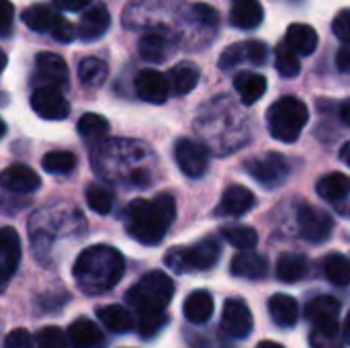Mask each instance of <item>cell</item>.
<instances>
[{
	"label": "cell",
	"instance_id": "42",
	"mask_svg": "<svg viewBox=\"0 0 350 348\" xmlns=\"http://www.w3.org/2000/svg\"><path fill=\"white\" fill-rule=\"evenodd\" d=\"M332 31L342 43L350 45V8H345L336 14V18L332 21Z\"/></svg>",
	"mask_w": 350,
	"mask_h": 348
},
{
	"label": "cell",
	"instance_id": "45",
	"mask_svg": "<svg viewBox=\"0 0 350 348\" xmlns=\"http://www.w3.org/2000/svg\"><path fill=\"white\" fill-rule=\"evenodd\" d=\"M51 37L62 41V43H70L76 37V27L66 16H59L55 27H53V31H51Z\"/></svg>",
	"mask_w": 350,
	"mask_h": 348
},
{
	"label": "cell",
	"instance_id": "15",
	"mask_svg": "<svg viewBox=\"0 0 350 348\" xmlns=\"http://www.w3.org/2000/svg\"><path fill=\"white\" fill-rule=\"evenodd\" d=\"M39 185H41V178L37 176V172L25 164H12L0 172V187L8 193L27 195V193L37 191Z\"/></svg>",
	"mask_w": 350,
	"mask_h": 348
},
{
	"label": "cell",
	"instance_id": "4",
	"mask_svg": "<svg viewBox=\"0 0 350 348\" xmlns=\"http://www.w3.org/2000/svg\"><path fill=\"white\" fill-rule=\"evenodd\" d=\"M174 295V283L162 271L148 273L142 277L125 295V302L137 312H164Z\"/></svg>",
	"mask_w": 350,
	"mask_h": 348
},
{
	"label": "cell",
	"instance_id": "35",
	"mask_svg": "<svg viewBox=\"0 0 350 348\" xmlns=\"http://www.w3.org/2000/svg\"><path fill=\"white\" fill-rule=\"evenodd\" d=\"M221 236L226 238V242L242 252H250L258 244V234L250 226H228L221 230Z\"/></svg>",
	"mask_w": 350,
	"mask_h": 348
},
{
	"label": "cell",
	"instance_id": "30",
	"mask_svg": "<svg viewBox=\"0 0 350 348\" xmlns=\"http://www.w3.org/2000/svg\"><path fill=\"white\" fill-rule=\"evenodd\" d=\"M316 191L322 199L326 201H342L345 197L350 195V176L342 174V172H330L324 174L318 185Z\"/></svg>",
	"mask_w": 350,
	"mask_h": 348
},
{
	"label": "cell",
	"instance_id": "5",
	"mask_svg": "<svg viewBox=\"0 0 350 348\" xmlns=\"http://www.w3.org/2000/svg\"><path fill=\"white\" fill-rule=\"evenodd\" d=\"M221 256L219 242L215 238H203L191 248H172L164 263L174 273H199L209 271L217 265Z\"/></svg>",
	"mask_w": 350,
	"mask_h": 348
},
{
	"label": "cell",
	"instance_id": "20",
	"mask_svg": "<svg viewBox=\"0 0 350 348\" xmlns=\"http://www.w3.org/2000/svg\"><path fill=\"white\" fill-rule=\"evenodd\" d=\"M306 320L312 324V328L316 326H330V324H338V316H340V304L336 302V297L330 295H320L316 299H312L306 306Z\"/></svg>",
	"mask_w": 350,
	"mask_h": 348
},
{
	"label": "cell",
	"instance_id": "34",
	"mask_svg": "<svg viewBox=\"0 0 350 348\" xmlns=\"http://www.w3.org/2000/svg\"><path fill=\"white\" fill-rule=\"evenodd\" d=\"M324 275L340 287L350 285V258L340 254V252H332L324 258Z\"/></svg>",
	"mask_w": 350,
	"mask_h": 348
},
{
	"label": "cell",
	"instance_id": "29",
	"mask_svg": "<svg viewBox=\"0 0 350 348\" xmlns=\"http://www.w3.org/2000/svg\"><path fill=\"white\" fill-rule=\"evenodd\" d=\"M59 16L62 14H57L49 4H33L21 14L23 23L37 33H51Z\"/></svg>",
	"mask_w": 350,
	"mask_h": 348
},
{
	"label": "cell",
	"instance_id": "46",
	"mask_svg": "<svg viewBox=\"0 0 350 348\" xmlns=\"http://www.w3.org/2000/svg\"><path fill=\"white\" fill-rule=\"evenodd\" d=\"M14 21V8L8 0H0V37L10 35Z\"/></svg>",
	"mask_w": 350,
	"mask_h": 348
},
{
	"label": "cell",
	"instance_id": "1",
	"mask_svg": "<svg viewBox=\"0 0 350 348\" xmlns=\"http://www.w3.org/2000/svg\"><path fill=\"white\" fill-rule=\"evenodd\" d=\"M125 273L123 254L107 244H96L80 252L74 263V281L86 295H100L111 291Z\"/></svg>",
	"mask_w": 350,
	"mask_h": 348
},
{
	"label": "cell",
	"instance_id": "3",
	"mask_svg": "<svg viewBox=\"0 0 350 348\" xmlns=\"http://www.w3.org/2000/svg\"><path fill=\"white\" fill-rule=\"evenodd\" d=\"M310 111L304 101L297 96H283L275 101L267 113L269 131L275 139L283 144H291L299 137L304 127L308 125Z\"/></svg>",
	"mask_w": 350,
	"mask_h": 348
},
{
	"label": "cell",
	"instance_id": "31",
	"mask_svg": "<svg viewBox=\"0 0 350 348\" xmlns=\"http://www.w3.org/2000/svg\"><path fill=\"white\" fill-rule=\"evenodd\" d=\"M109 129H111L109 121L103 115H96V113H86L78 121V133L90 146H98L109 135Z\"/></svg>",
	"mask_w": 350,
	"mask_h": 348
},
{
	"label": "cell",
	"instance_id": "39",
	"mask_svg": "<svg viewBox=\"0 0 350 348\" xmlns=\"http://www.w3.org/2000/svg\"><path fill=\"white\" fill-rule=\"evenodd\" d=\"M342 343L345 338H342V330L338 328V324L312 328V334H310L312 348H342Z\"/></svg>",
	"mask_w": 350,
	"mask_h": 348
},
{
	"label": "cell",
	"instance_id": "6",
	"mask_svg": "<svg viewBox=\"0 0 350 348\" xmlns=\"http://www.w3.org/2000/svg\"><path fill=\"white\" fill-rule=\"evenodd\" d=\"M246 172L258 180L262 187H279L287 176H289V162L277 154H265L260 158H252L246 162Z\"/></svg>",
	"mask_w": 350,
	"mask_h": 348
},
{
	"label": "cell",
	"instance_id": "48",
	"mask_svg": "<svg viewBox=\"0 0 350 348\" xmlns=\"http://www.w3.org/2000/svg\"><path fill=\"white\" fill-rule=\"evenodd\" d=\"M336 66L342 70V72H350V45L340 47L338 55H336Z\"/></svg>",
	"mask_w": 350,
	"mask_h": 348
},
{
	"label": "cell",
	"instance_id": "17",
	"mask_svg": "<svg viewBox=\"0 0 350 348\" xmlns=\"http://www.w3.org/2000/svg\"><path fill=\"white\" fill-rule=\"evenodd\" d=\"M111 25V14L105 4H94L82 12V18L76 27V35L82 41H94L107 33Z\"/></svg>",
	"mask_w": 350,
	"mask_h": 348
},
{
	"label": "cell",
	"instance_id": "26",
	"mask_svg": "<svg viewBox=\"0 0 350 348\" xmlns=\"http://www.w3.org/2000/svg\"><path fill=\"white\" fill-rule=\"evenodd\" d=\"M285 43L297 53V55H312L318 47V33L314 27L306 23H293L287 29Z\"/></svg>",
	"mask_w": 350,
	"mask_h": 348
},
{
	"label": "cell",
	"instance_id": "54",
	"mask_svg": "<svg viewBox=\"0 0 350 348\" xmlns=\"http://www.w3.org/2000/svg\"><path fill=\"white\" fill-rule=\"evenodd\" d=\"M4 133H6V123H4V121L0 119V139L4 137Z\"/></svg>",
	"mask_w": 350,
	"mask_h": 348
},
{
	"label": "cell",
	"instance_id": "11",
	"mask_svg": "<svg viewBox=\"0 0 350 348\" xmlns=\"http://www.w3.org/2000/svg\"><path fill=\"white\" fill-rule=\"evenodd\" d=\"M21 263V238L14 228H0V293L6 291Z\"/></svg>",
	"mask_w": 350,
	"mask_h": 348
},
{
	"label": "cell",
	"instance_id": "22",
	"mask_svg": "<svg viewBox=\"0 0 350 348\" xmlns=\"http://www.w3.org/2000/svg\"><path fill=\"white\" fill-rule=\"evenodd\" d=\"M172 49H174L172 39L166 33H162V31H150V33H146L139 39V45H137L139 55L144 59H148V62H154V64L164 62L172 53Z\"/></svg>",
	"mask_w": 350,
	"mask_h": 348
},
{
	"label": "cell",
	"instance_id": "27",
	"mask_svg": "<svg viewBox=\"0 0 350 348\" xmlns=\"http://www.w3.org/2000/svg\"><path fill=\"white\" fill-rule=\"evenodd\" d=\"M96 316L100 320V324L115 332V334H127L133 330L135 326V318L129 310L121 308V306H105L96 310Z\"/></svg>",
	"mask_w": 350,
	"mask_h": 348
},
{
	"label": "cell",
	"instance_id": "7",
	"mask_svg": "<svg viewBox=\"0 0 350 348\" xmlns=\"http://www.w3.org/2000/svg\"><path fill=\"white\" fill-rule=\"evenodd\" d=\"M174 158L183 174L189 178H199L207 172L209 168V150L189 137H183L174 146Z\"/></svg>",
	"mask_w": 350,
	"mask_h": 348
},
{
	"label": "cell",
	"instance_id": "10",
	"mask_svg": "<svg viewBox=\"0 0 350 348\" xmlns=\"http://www.w3.org/2000/svg\"><path fill=\"white\" fill-rule=\"evenodd\" d=\"M252 314H250V308L238 299V297H232L224 304V314H221V330L230 336V338H236V340H242V338H248L250 332H252Z\"/></svg>",
	"mask_w": 350,
	"mask_h": 348
},
{
	"label": "cell",
	"instance_id": "9",
	"mask_svg": "<svg viewBox=\"0 0 350 348\" xmlns=\"http://www.w3.org/2000/svg\"><path fill=\"white\" fill-rule=\"evenodd\" d=\"M31 109L41 119H49V121H62L70 115V103L57 88L51 86H39L33 90Z\"/></svg>",
	"mask_w": 350,
	"mask_h": 348
},
{
	"label": "cell",
	"instance_id": "50",
	"mask_svg": "<svg viewBox=\"0 0 350 348\" xmlns=\"http://www.w3.org/2000/svg\"><path fill=\"white\" fill-rule=\"evenodd\" d=\"M342 338H345L347 345H350V312L349 316H347V320H345V326H342Z\"/></svg>",
	"mask_w": 350,
	"mask_h": 348
},
{
	"label": "cell",
	"instance_id": "23",
	"mask_svg": "<svg viewBox=\"0 0 350 348\" xmlns=\"http://www.w3.org/2000/svg\"><path fill=\"white\" fill-rule=\"evenodd\" d=\"M199 68L191 62H180L176 64L174 68H170L166 80H168V86H170V92L176 94V96H183V94H189L197 82H199Z\"/></svg>",
	"mask_w": 350,
	"mask_h": 348
},
{
	"label": "cell",
	"instance_id": "24",
	"mask_svg": "<svg viewBox=\"0 0 350 348\" xmlns=\"http://www.w3.org/2000/svg\"><path fill=\"white\" fill-rule=\"evenodd\" d=\"M234 88L244 105H254L267 92V78L256 72H240L234 78Z\"/></svg>",
	"mask_w": 350,
	"mask_h": 348
},
{
	"label": "cell",
	"instance_id": "8",
	"mask_svg": "<svg viewBox=\"0 0 350 348\" xmlns=\"http://www.w3.org/2000/svg\"><path fill=\"white\" fill-rule=\"evenodd\" d=\"M297 224H299V232L301 236L308 240V242H314V244H320V242H326L330 236H332V230H334V222L332 217L314 207V205H299L297 209Z\"/></svg>",
	"mask_w": 350,
	"mask_h": 348
},
{
	"label": "cell",
	"instance_id": "43",
	"mask_svg": "<svg viewBox=\"0 0 350 348\" xmlns=\"http://www.w3.org/2000/svg\"><path fill=\"white\" fill-rule=\"evenodd\" d=\"M193 14L205 27H217V23H219L217 10L213 6H209V4H195L193 6Z\"/></svg>",
	"mask_w": 350,
	"mask_h": 348
},
{
	"label": "cell",
	"instance_id": "19",
	"mask_svg": "<svg viewBox=\"0 0 350 348\" xmlns=\"http://www.w3.org/2000/svg\"><path fill=\"white\" fill-rule=\"evenodd\" d=\"M265 21V8L260 0H232L230 6V23L236 29L250 31L260 27Z\"/></svg>",
	"mask_w": 350,
	"mask_h": 348
},
{
	"label": "cell",
	"instance_id": "33",
	"mask_svg": "<svg viewBox=\"0 0 350 348\" xmlns=\"http://www.w3.org/2000/svg\"><path fill=\"white\" fill-rule=\"evenodd\" d=\"M109 76V66L105 59L98 57H84L78 64V78L84 86L88 88H96L100 86Z\"/></svg>",
	"mask_w": 350,
	"mask_h": 348
},
{
	"label": "cell",
	"instance_id": "25",
	"mask_svg": "<svg viewBox=\"0 0 350 348\" xmlns=\"http://www.w3.org/2000/svg\"><path fill=\"white\" fill-rule=\"evenodd\" d=\"M269 312L279 328H293L299 320V306L291 295L277 293L269 302Z\"/></svg>",
	"mask_w": 350,
	"mask_h": 348
},
{
	"label": "cell",
	"instance_id": "38",
	"mask_svg": "<svg viewBox=\"0 0 350 348\" xmlns=\"http://www.w3.org/2000/svg\"><path fill=\"white\" fill-rule=\"evenodd\" d=\"M78 158L72 152H64V150H55L43 156L41 166L49 172V174H68L76 168Z\"/></svg>",
	"mask_w": 350,
	"mask_h": 348
},
{
	"label": "cell",
	"instance_id": "32",
	"mask_svg": "<svg viewBox=\"0 0 350 348\" xmlns=\"http://www.w3.org/2000/svg\"><path fill=\"white\" fill-rule=\"evenodd\" d=\"M308 273V258L297 252L281 254L277 260V277L283 283H297Z\"/></svg>",
	"mask_w": 350,
	"mask_h": 348
},
{
	"label": "cell",
	"instance_id": "12",
	"mask_svg": "<svg viewBox=\"0 0 350 348\" xmlns=\"http://www.w3.org/2000/svg\"><path fill=\"white\" fill-rule=\"evenodd\" d=\"M242 62H250L254 66H265L269 62V47L262 41H242L226 47L219 57L221 70H232Z\"/></svg>",
	"mask_w": 350,
	"mask_h": 348
},
{
	"label": "cell",
	"instance_id": "44",
	"mask_svg": "<svg viewBox=\"0 0 350 348\" xmlns=\"http://www.w3.org/2000/svg\"><path fill=\"white\" fill-rule=\"evenodd\" d=\"M4 348H35V340L27 330L18 328L4 338Z\"/></svg>",
	"mask_w": 350,
	"mask_h": 348
},
{
	"label": "cell",
	"instance_id": "14",
	"mask_svg": "<svg viewBox=\"0 0 350 348\" xmlns=\"http://www.w3.org/2000/svg\"><path fill=\"white\" fill-rule=\"evenodd\" d=\"M135 92L146 103L162 105V103H166V98L170 94V86H168V80L162 72L148 68L135 76Z\"/></svg>",
	"mask_w": 350,
	"mask_h": 348
},
{
	"label": "cell",
	"instance_id": "47",
	"mask_svg": "<svg viewBox=\"0 0 350 348\" xmlns=\"http://www.w3.org/2000/svg\"><path fill=\"white\" fill-rule=\"evenodd\" d=\"M92 0H53V4L59 10H68V12H78V10H86L90 6Z\"/></svg>",
	"mask_w": 350,
	"mask_h": 348
},
{
	"label": "cell",
	"instance_id": "49",
	"mask_svg": "<svg viewBox=\"0 0 350 348\" xmlns=\"http://www.w3.org/2000/svg\"><path fill=\"white\" fill-rule=\"evenodd\" d=\"M340 119H342L345 125H349L350 127V98H347V101L340 105Z\"/></svg>",
	"mask_w": 350,
	"mask_h": 348
},
{
	"label": "cell",
	"instance_id": "16",
	"mask_svg": "<svg viewBox=\"0 0 350 348\" xmlns=\"http://www.w3.org/2000/svg\"><path fill=\"white\" fill-rule=\"evenodd\" d=\"M254 203H256V199L250 189H246L244 185H230L224 191L215 213L224 215V217H240V215L248 213L254 207Z\"/></svg>",
	"mask_w": 350,
	"mask_h": 348
},
{
	"label": "cell",
	"instance_id": "13",
	"mask_svg": "<svg viewBox=\"0 0 350 348\" xmlns=\"http://www.w3.org/2000/svg\"><path fill=\"white\" fill-rule=\"evenodd\" d=\"M37 78L43 82V86H51V88H66L70 82V72H68V64L62 55L51 53V51H41L37 55Z\"/></svg>",
	"mask_w": 350,
	"mask_h": 348
},
{
	"label": "cell",
	"instance_id": "53",
	"mask_svg": "<svg viewBox=\"0 0 350 348\" xmlns=\"http://www.w3.org/2000/svg\"><path fill=\"white\" fill-rule=\"evenodd\" d=\"M4 68H6V53L0 49V72H2Z\"/></svg>",
	"mask_w": 350,
	"mask_h": 348
},
{
	"label": "cell",
	"instance_id": "21",
	"mask_svg": "<svg viewBox=\"0 0 350 348\" xmlns=\"http://www.w3.org/2000/svg\"><path fill=\"white\" fill-rule=\"evenodd\" d=\"M230 271H232L234 277L256 281V279L267 277V273H269V260H267L262 254L254 252V250H250V252H240V254H236V256L232 258Z\"/></svg>",
	"mask_w": 350,
	"mask_h": 348
},
{
	"label": "cell",
	"instance_id": "52",
	"mask_svg": "<svg viewBox=\"0 0 350 348\" xmlns=\"http://www.w3.org/2000/svg\"><path fill=\"white\" fill-rule=\"evenodd\" d=\"M256 348H283L281 345H277V343H260Z\"/></svg>",
	"mask_w": 350,
	"mask_h": 348
},
{
	"label": "cell",
	"instance_id": "18",
	"mask_svg": "<svg viewBox=\"0 0 350 348\" xmlns=\"http://www.w3.org/2000/svg\"><path fill=\"white\" fill-rule=\"evenodd\" d=\"M68 343L72 348H105L107 338L103 330L88 318H78L68 328Z\"/></svg>",
	"mask_w": 350,
	"mask_h": 348
},
{
	"label": "cell",
	"instance_id": "2",
	"mask_svg": "<svg viewBox=\"0 0 350 348\" xmlns=\"http://www.w3.org/2000/svg\"><path fill=\"white\" fill-rule=\"evenodd\" d=\"M174 217H176V203L168 193L156 195L150 201L135 199L123 211V219L129 236L146 246L160 244Z\"/></svg>",
	"mask_w": 350,
	"mask_h": 348
},
{
	"label": "cell",
	"instance_id": "41",
	"mask_svg": "<svg viewBox=\"0 0 350 348\" xmlns=\"http://www.w3.org/2000/svg\"><path fill=\"white\" fill-rule=\"evenodd\" d=\"M37 348H68L70 343H68V334L57 328V326H47L43 330H39L37 338Z\"/></svg>",
	"mask_w": 350,
	"mask_h": 348
},
{
	"label": "cell",
	"instance_id": "40",
	"mask_svg": "<svg viewBox=\"0 0 350 348\" xmlns=\"http://www.w3.org/2000/svg\"><path fill=\"white\" fill-rule=\"evenodd\" d=\"M166 324H168V316L164 312L137 314V332L142 338H154Z\"/></svg>",
	"mask_w": 350,
	"mask_h": 348
},
{
	"label": "cell",
	"instance_id": "37",
	"mask_svg": "<svg viewBox=\"0 0 350 348\" xmlns=\"http://www.w3.org/2000/svg\"><path fill=\"white\" fill-rule=\"evenodd\" d=\"M275 66H277L279 74L285 78H295L301 72V62H299L297 53L285 41L275 47Z\"/></svg>",
	"mask_w": 350,
	"mask_h": 348
},
{
	"label": "cell",
	"instance_id": "51",
	"mask_svg": "<svg viewBox=\"0 0 350 348\" xmlns=\"http://www.w3.org/2000/svg\"><path fill=\"white\" fill-rule=\"evenodd\" d=\"M340 160L347 162L350 166V142H347V144L342 146V150H340Z\"/></svg>",
	"mask_w": 350,
	"mask_h": 348
},
{
	"label": "cell",
	"instance_id": "28",
	"mask_svg": "<svg viewBox=\"0 0 350 348\" xmlns=\"http://www.w3.org/2000/svg\"><path fill=\"white\" fill-rule=\"evenodd\" d=\"M213 297L209 291H193L187 299H185V306H183V312H185V318L193 324H205L211 314H213Z\"/></svg>",
	"mask_w": 350,
	"mask_h": 348
},
{
	"label": "cell",
	"instance_id": "36",
	"mask_svg": "<svg viewBox=\"0 0 350 348\" xmlns=\"http://www.w3.org/2000/svg\"><path fill=\"white\" fill-rule=\"evenodd\" d=\"M86 203L92 211L100 213V215H107L111 213L113 209V203H115V195L113 191L103 185V183H92L86 187Z\"/></svg>",
	"mask_w": 350,
	"mask_h": 348
}]
</instances>
